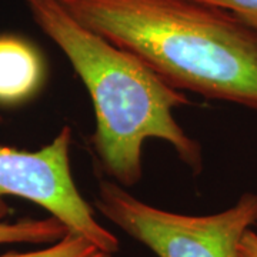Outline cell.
Listing matches in <instances>:
<instances>
[{
	"label": "cell",
	"instance_id": "6da1fadb",
	"mask_svg": "<svg viewBox=\"0 0 257 257\" xmlns=\"http://www.w3.org/2000/svg\"><path fill=\"white\" fill-rule=\"evenodd\" d=\"M177 90L257 110V32L193 0H59Z\"/></svg>",
	"mask_w": 257,
	"mask_h": 257
},
{
	"label": "cell",
	"instance_id": "7a4b0ae2",
	"mask_svg": "<svg viewBox=\"0 0 257 257\" xmlns=\"http://www.w3.org/2000/svg\"><path fill=\"white\" fill-rule=\"evenodd\" d=\"M23 3L87 87L96 113L93 149L116 183L130 187L140 182L147 139L169 143L183 163L202 170V147L173 116L176 107L189 104L183 92L163 82L139 57L83 26L59 0Z\"/></svg>",
	"mask_w": 257,
	"mask_h": 257
},
{
	"label": "cell",
	"instance_id": "3957f363",
	"mask_svg": "<svg viewBox=\"0 0 257 257\" xmlns=\"http://www.w3.org/2000/svg\"><path fill=\"white\" fill-rule=\"evenodd\" d=\"M94 204L157 257H239L240 241L257 223V194L250 192L226 210L190 216L147 204L114 180H101Z\"/></svg>",
	"mask_w": 257,
	"mask_h": 257
},
{
	"label": "cell",
	"instance_id": "277c9868",
	"mask_svg": "<svg viewBox=\"0 0 257 257\" xmlns=\"http://www.w3.org/2000/svg\"><path fill=\"white\" fill-rule=\"evenodd\" d=\"M72 128L63 126L36 152L0 146V221L10 213L6 196L22 197L46 209L67 231L80 234L114 254L119 239L101 226L92 206L76 187L70 169Z\"/></svg>",
	"mask_w": 257,
	"mask_h": 257
},
{
	"label": "cell",
	"instance_id": "5b68a950",
	"mask_svg": "<svg viewBox=\"0 0 257 257\" xmlns=\"http://www.w3.org/2000/svg\"><path fill=\"white\" fill-rule=\"evenodd\" d=\"M40 56L28 42L0 36V103H18L36 92L42 82Z\"/></svg>",
	"mask_w": 257,
	"mask_h": 257
},
{
	"label": "cell",
	"instance_id": "8992f818",
	"mask_svg": "<svg viewBox=\"0 0 257 257\" xmlns=\"http://www.w3.org/2000/svg\"><path fill=\"white\" fill-rule=\"evenodd\" d=\"M67 233L62 221L53 216L46 219H23L15 223L0 221V244L55 243Z\"/></svg>",
	"mask_w": 257,
	"mask_h": 257
},
{
	"label": "cell",
	"instance_id": "52a82bcc",
	"mask_svg": "<svg viewBox=\"0 0 257 257\" xmlns=\"http://www.w3.org/2000/svg\"><path fill=\"white\" fill-rule=\"evenodd\" d=\"M0 257H113V254L80 234L67 231L62 239L50 243L45 248L25 253H8L0 254Z\"/></svg>",
	"mask_w": 257,
	"mask_h": 257
},
{
	"label": "cell",
	"instance_id": "ba28073f",
	"mask_svg": "<svg viewBox=\"0 0 257 257\" xmlns=\"http://www.w3.org/2000/svg\"><path fill=\"white\" fill-rule=\"evenodd\" d=\"M210 8L224 10L257 32V0H193Z\"/></svg>",
	"mask_w": 257,
	"mask_h": 257
},
{
	"label": "cell",
	"instance_id": "9c48e42d",
	"mask_svg": "<svg viewBox=\"0 0 257 257\" xmlns=\"http://www.w3.org/2000/svg\"><path fill=\"white\" fill-rule=\"evenodd\" d=\"M239 257H257V233L251 229L246 231L240 241Z\"/></svg>",
	"mask_w": 257,
	"mask_h": 257
}]
</instances>
